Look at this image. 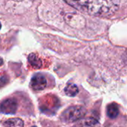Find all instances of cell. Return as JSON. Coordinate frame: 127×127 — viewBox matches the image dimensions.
I'll use <instances>...</instances> for the list:
<instances>
[{"label": "cell", "mask_w": 127, "mask_h": 127, "mask_svg": "<svg viewBox=\"0 0 127 127\" xmlns=\"http://www.w3.org/2000/svg\"><path fill=\"white\" fill-rule=\"evenodd\" d=\"M1 23H0V29H1Z\"/></svg>", "instance_id": "14"}, {"label": "cell", "mask_w": 127, "mask_h": 127, "mask_svg": "<svg viewBox=\"0 0 127 127\" xmlns=\"http://www.w3.org/2000/svg\"><path fill=\"white\" fill-rule=\"evenodd\" d=\"M65 22L74 28H81V25H84V19L83 17L79 16L77 14L74 13H68L65 17Z\"/></svg>", "instance_id": "5"}, {"label": "cell", "mask_w": 127, "mask_h": 127, "mask_svg": "<svg viewBox=\"0 0 127 127\" xmlns=\"http://www.w3.org/2000/svg\"><path fill=\"white\" fill-rule=\"evenodd\" d=\"M86 114V109L80 106H74L68 108L61 115V119L66 123H71L79 121Z\"/></svg>", "instance_id": "2"}, {"label": "cell", "mask_w": 127, "mask_h": 127, "mask_svg": "<svg viewBox=\"0 0 127 127\" xmlns=\"http://www.w3.org/2000/svg\"><path fill=\"white\" fill-rule=\"evenodd\" d=\"M28 62L30 65L35 68H40L42 65L41 59L36 54H31L28 56Z\"/></svg>", "instance_id": "7"}, {"label": "cell", "mask_w": 127, "mask_h": 127, "mask_svg": "<svg viewBox=\"0 0 127 127\" xmlns=\"http://www.w3.org/2000/svg\"><path fill=\"white\" fill-rule=\"evenodd\" d=\"M79 92L78 88L74 84H68L65 88V93L66 95L69 97H74L76 96Z\"/></svg>", "instance_id": "10"}, {"label": "cell", "mask_w": 127, "mask_h": 127, "mask_svg": "<svg viewBox=\"0 0 127 127\" xmlns=\"http://www.w3.org/2000/svg\"></svg>", "instance_id": "15"}, {"label": "cell", "mask_w": 127, "mask_h": 127, "mask_svg": "<svg viewBox=\"0 0 127 127\" xmlns=\"http://www.w3.org/2000/svg\"><path fill=\"white\" fill-rule=\"evenodd\" d=\"M18 103L15 98H7L0 103V112L5 115H14L17 111Z\"/></svg>", "instance_id": "3"}, {"label": "cell", "mask_w": 127, "mask_h": 127, "mask_svg": "<svg viewBox=\"0 0 127 127\" xmlns=\"http://www.w3.org/2000/svg\"><path fill=\"white\" fill-rule=\"evenodd\" d=\"M2 64H3V60H2L1 57H0V66H1Z\"/></svg>", "instance_id": "12"}, {"label": "cell", "mask_w": 127, "mask_h": 127, "mask_svg": "<svg viewBox=\"0 0 127 127\" xmlns=\"http://www.w3.org/2000/svg\"><path fill=\"white\" fill-rule=\"evenodd\" d=\"M4 127H23V121L18 118H10L4 122Z\"/></svg>", "instance_id": "8"}, {"label": "cell", "mask_w": 127, "mask_h": 127, "mask_svg": "<svg viewBox=\"0 0 127 127\" xmlns=\"http://www.w3.org/2000/svg\"><path fill=\"white\" fill-rule=\"evenodd\" d=\"M99 122L94 118H86L77 121L74 127H98Z\"/></svg>", "instance_id": "6"}, {"label": "cell", "mask_w": 127, "mask_h": 127, "mask_svg": "<svg viewBox=\"0 0 127 127\" xmlns=\"http://www.w3.org/2000/svg\"><path fill=\"white\" fill-rule=\"evenodd\" d=\"M77 10L95 16H109L118 9L121 0H65Z\"/></svg>", "instance_id": "1"}, {"label": "cell", "mask_w": 127, "mask_h": 127, "mask_svg": "<svg viewBox=\"0 0 127 127\" xmlns=\"http://www.w3.org/2000/svg\"><path fill=\"white\" fill-rule=\"evenodd\" d=\"M9 82L8 76L4 73H0V88L7 85Z\"/></svg>", "instance_id": "11"}, {"label": "cell", "mask_w": 127, "mask_h": 127, "mask_svg": "<svg viewBox=\"0 0 127 127\" xmlns=\"http://www.w3.org/2000/svg\"><path fill=\"white\" fill-rule=\"evenodd\" d=\"M13 1H22V0H13Z\"/></svg>", "instance_id": "13"}, {"label": "cell", "mask_w": 127, "mask_h": 127, "mask_svg": "<svg viewBox=\"0 0 127 127\" xmlns=\"http://www.w3.org/2000/svg\"><path fill=\"white\" fill-rule=\"evenodd\" d=\"M119 114V108L116 103H112L107 107V115L110 118H115Z\"/></svg>", "instance_id": "9"}, {"label": "cell", "mask_w": 127, "mask_h": 127, "mask_svg": "<svg viewBox=\"0 0 127 127\" xmlns=\"http://www.w3.org/2000/svg\"><path fill=\"white\" fill-rule=\"evenodd\" d=\"M47 86V80L42 74H36L31 79V87L34 91H41Z\"/></svg>", "instance_id": "4"}]
</instances>
